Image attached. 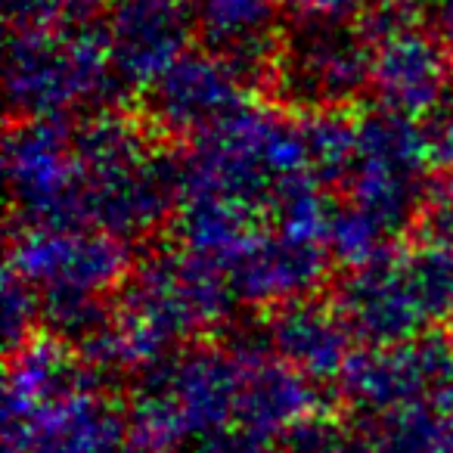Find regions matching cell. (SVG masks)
<instances>
[{
	"label": "cell",
	"instance_id": "6",
	"mask_svg": "<svg viewBox=\"0 0 453 453\" xmlns=\"http://www.w3.org/2000/svg\"><path fill=\"white\" fill-rule=\"evenodd\" d=\"M434 162L432 137L419 121L372 112L357 121V158L345 180V205L382 230L401 236L432 199L426 171Z\"/></svg>",
	"mask_w": 453,
	"mask_h": 453
},
{
	"label": "cell",
	"instance_id": "2",
	"mask_svg": "<svg viewBox=\"0 0 453 453\" xmlns=\"http://www.w3.org/2000/svg\"><path fill=\"white\" fill-rule=\"evenodd\" d=\"M234 302L224 273L199 255L156 252L127 277L106 329L84 348L100 364H152L168 345L224 320Z\"/></svg>",
	"mask_w": 453,
	"mask_h": 453
},
{
	"label": "cell",
	"instance_id": "12",
	"mask_svg": "<svg viewBox=\"0 0 453 453\" xmlns=\"http://www.w3.org/2000/svg\"><path fill=\"white\" fill-rule=\"evenodd\" d=\"M249 84L226 59L189 50L150 88V119L158 131L199 140L249 106Z\"/></svg>",
	"mask_w": 453,
	"mask_h": 453
},
{
	"label": "cell",
	"instance_id": "17",
	"mask_svg": "<svg viewBox=\"0 0 453 453\" xmlns=\"http://www.w3.org/2000/svg\"><path fill=\"white\" fill-rule=\"evenodd\" d=\"M351 335L335 302H317L314 296L280 304L267 320V345L273 357L314 379L335 372L342 376L351 360Z\"/></svg>",
	"mask_w": 453,
	"mask_h": 453
},
{
	"label": "cell",
	"instance_id": "19",
	"mask_svg": "<svg viewBox=\"0 0 453 453\" xmlns=\"http://www.w3.org/2000/svg\"><path fill=\"white\" fill-rule=\"evenodd\" d=\"M311 174L323 187L345 183L357 158V121L348 112H314L302 119Z\"/></svg>",
	"mask_w": 453,
	"mask_h": 453
},
{
	"label": "cell",
	"instance_id": "15",
	"mask_svg": "<svg viewBox=\"0 0 453 453\" xmlns=\"http://www.w3.org/2000/svg\"><path fill=\"white\" fill-rule=\"evenodd\" d=\"M342 382L360 407H403L426 391L453 385V339L422 335L403 345L366 348L351 354Z\"/></svg>",
	"mask_w": 453,
	"mask_h": 453
},
{
	"label": "cell",
	"instance_id": "3",
	"mask_svg": "<svg viewBox=\"0 0 453 453\" xmlns=\"http://www.w3.org/2000/svg\"><path fill=\"white\" fill-rule=\"evenodd\" d=\"M302 174H311L302 119L246 106L196 140L180 162V196H211L271 218L280 189Z\"/></svg>",
	"mask_w": 453,
	"mask_h": 453
},
{
	"label": "cell",
	"instance_id": "7",
	"mask_svg": "<svg viewBox=\"0 0 453 453\" xmlns=\"http://www.w3.org/2000/svg\"><path fill=\"white\" fill-rule=\"evenodd\" d=\"M271 78L280 96L308 115L348 112L370 88V35L354 22L298 16L296 26L286 28Z\"/></svg>",
	"mask_w": 453,
	"mask_h": 453
},
{
	"label": "cell",
	"instance_id": "9",
	"mask_svg": "<svg viewBox=\"0 0 453 453\" xmlns=\"http://www.w3.org/2000/svg\"><path fill=\"white\" fill-rule=\"evenodd\" d=\"M372 44L370 90L379 109L401 119L434 115L450 88V53L416 13L397 0H385L364 19Z\"/></svg>",
	"mask_w": 453,
	"mask_h": 453
},
{
	"label": "cell",
	"instance_id": "11",
	"mask_svg": "<svg viewBox=\"0 0 453 453\" xmlns=\"http://www.w3.org/2000/svg\"><path fill=\"white\" fill-rule=\"evenodd\" d=\"M240 354L193 351L158 366L146 379L137 403V422L143 432H177V428H208L240 413Z\"/></svg>",
	"mask_w": 453,
	"mask_h": 453
},
{
	"label": "cell",
	"instance_id": "25",
	"mask_svg": "<svg viewBox=\"0 0 453 453\" xmlns=\"http://www.w3.org/2000/svg\"><path fill=\"white\" fill-rule=\"evenodd\" d=\"M453 252V249H450ZM447 320H450V333H453V296H450V311H447Z\"/></svg>",
	"mask_w": 453,
	"mask_h": 453
},
{
	"label": "cell",
	"instance_id": "23",
	"mask_svg": "<svg viewBox=\"0 0 453 453\" xmlns=\"http://www.w3.org/2000/svg\"><path fill=\"white\" fill-rule=\"evenodd\" d=\"M428 137H432L434 162L453 168V81H450V88H447L441 106L434 109L432 125H428Z\"/></svg>",
	"mask_w": 453,
	"mask_h": 453
},
{
	"label": "cell",
	"instance_id": "4",
	"mask_svg": "<svg viewBox=\"0 0 453 453\" xmlns=\"http://www.w3.org/2000/svg\"><path fill=\"white\" fill-rule=\"evenodd\" d=\"M125 84L115 75L103 22L90 16L53 32L10 35L7 100L22 121H63L81 106H106Z\"/></svg>",
	"mask_w": 453,
	"mask_h": 453
},
{
	"label": "cell",
	"instance_id": "8",
	"mask_svg": "<svg viewBox=\"0 0 453 453\" xmlns=\"http://www.w3.org/2000/svg\"><path fill=\"white\" fill-rule=\"evenodd\" d=\"M10 271L38 292L41 304L106 302L131 277V252L90 226H22L10 246Z\"/></svg>",
	"mask_w": 453,
	"mask_h": 453
},
{
	"label": "cell",
	"instance_id": "14",
	"mask_svg": "<svg viewBox=\"0 0 453 453\" xmlns=\"http://www.w3.org/2000/svg\"><path fill=\"white\" fill-rule=\"evenodd\" d=\"M329 249L302 242L280 234L277 226L258 230L234 258L220 267L236 302L255 308H280V304L311 298L320 280L326 277Z\"/></svg>",
	"mask_w": 453,
	"mask_h": 453
},
{
	"label": "cell",
	"instance_id": "26",
	"mask_svg": "<svg viewBox=\"0 0 453 453\" xmlns=\"http://www.w3.org/2000/svg\"><path fill=\"white\" fill-rule=\"evenodd\" d=\"M81 4H90V7H94V4H96V0H81Z\"/></svg>",
	"mask_w": 453,
	"mask_h": 453
},
{
	"label": "cell",
	"instance_id": "18",
	"mask_svg": "<svg viewBox=\"0 0 453 453\" xmlns=\"http://www.w3.org/2000/svg\"><path fill=\"white\" fill-rule=\"evenodd\" d=\"M7 419L10 432H26L22 444L32 453H112L119 441L115 416L81 385Z\"/></svg>",
	"mask_w": 453,
	"mask_h": 453
},
{
	"label": "cell",
	"instance_id": "1",
	"mask_svg": "<svg viewBox=\"0 0 453 453\" xmlns=\"http://www.w3.org/2000/svg\"><path fill=\"white\" fill-rule=\"evenodd\" d=\"M81 162V224L140 240L177 214L180 165L152 140L143 125L103 109L75 127Z\"/></svg>",
	"mask_w": 453,
	"mask_h": 453
},
{
	"label": "cell",
	"instance_id": "22",
	"mask_svg": "<svg viewBox=\"0 0 453 453\" xmlns=\"http://www.w3.org/2000/svg\"><path fill=\"white\" fill-rule=\"evenodd\" d=\"M385 0H292L298 16L308 19H333V22H351L354 16H370Z\"/></svg>",
	"mask_w": 453,
	"mask_h": 453
},
{
	"label": "cell",
	"instance_id": "10",
	"mask_svg": "<svg viewBox=\"0 0 453 453\" xmlns=\"http://www.w3.org/2000/svg\"><path fill=\"white\" fill-rule=\"evenodd\" d=\"M10 202L22 226L81 224V162L75 127L53 119L19 121L7 134Z\"/></svg>",
	"mask_w": 453,
	"mask_h": 453
},
{
	"label": "cell",
	"instance_id": "20",
	"mask_svg": "<svg viewBox=\"0 0 453 453\" xmlns=\"http://www.w3.org/2000/svg\"><path fill=\"white\" fill-rule=\"evenodd\" d=\"M10 32L32 35V32H53L69 22L90 16V4L81 0H4Z\"/></svg>",
	"mask_w": 453,
	"mask_h": 453
},
{
	"label": "cell",
	"instance_id": "24",
	"mask_svg": "<svg viewBox=\"0 0 453 453\" xmlns=\"http://www.w3.org/2000/svg\"><path fill=\"white\" fill-rule=\"evenodd\" d=\"M428 28L441 38L447 53L453 57V0H422Z\"/></svg>",
	"mask_w": 453,
	"mask_h": 453
},
{
	"label": "cell",
	"instance_id": "21",
	"mask_svg": "<svg viewBox=\"0 0 453 453\" xmlns=\"http://www.w3.org/2000/svg\"><path fill=\"white\" fill-rule=\"evenodd\" d=\"M41 320V298L19 273L7 267V280H4V333H7L10 351L26 348L32 326Z\"/></svg>",
	"mask_w": 453,
	"mask_h": 453
},
{
	"label": "cell",
	"instance_id": "13",
	"mask_svg": "<svg viewBox=\"0 0 453 453\" xmlns=\"http://www.w3.org/2000/svg\"><path fill=\"white\" fill-rule=\"evenodd\" d=\"M103 32L119 81L150 90L189 53L196 16L187 0H112Z\"/></svg>",
	"mask_w": 453,
	"mask_h": 453
},
{
	"label": "cell",
	"instance_id": "16",
	"mask_svg": "<svg viewBox=\"0 0 453 453\" xmlns=\"http://www.w3.org/2000/svg\"><path fill=\"white\" fill-rule=\"evenodd\" d=\"M193 16L202 50L226 59L252 81L273 72L286 35L277 0H196Z\"/></svg>",
	"mask_w": 453,
	"mask_h": 453
},
{
	"label": "cell",
	"instance_id": "5",
	"mask_svg": "<svg viewBox=\"0 0 453 453\" xmlns=\"http://www.w3.org/2000/svg\"><path fill=\"white\" fill-rule=\"evenodd\" d=\"M450 249L434 242L401 252L391 246L348 273L335 292V308L357 339L370 348H385L428 335V326L450 311Z\"/></svg>",
	"mask_w": 453,
	"mask_h": 453
}]
</instances>
